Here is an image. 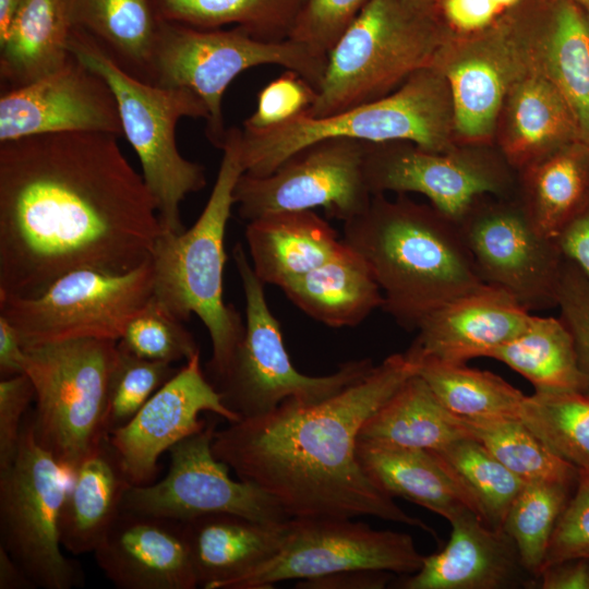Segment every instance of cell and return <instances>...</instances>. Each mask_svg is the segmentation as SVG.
Listing matches in <instances>:
<instances>
[{"label": "cell", "instance_id": "cell-1", "mask_svg": "<svg viewBox=\"0 0 589 589\" xmlns=\"http://www.w3.org/2000/svg\"><path fill=\"white\" fill-rule=\"evenodd\" d=\"M118 136L72 132L0 143V297H34L81 268L130 272L163 228Z\"/></svg>", "mask_w": 589, "mask_h": 589}, {"label": "cell", "instance_id": "cell-2", "mask_svg": "<svg viewBox=\"0 0 589 589\" xmlns=\"http://www.w3.org/2000/svg\"><path fill=\"white\" fill-rule=\"evenodd\" d=\"M419 373L406 352L385 358L358 382L316 402L293 398L217 429L212 448L236 476L271 495L289 518L378 519L433 528L401 509L363 471L356 454L363 423Z\"/></svg>", "mask_w": 589, "mask_h": 589}, {"label": "cell", "instance_id": "cell-3", "mask_svg": "<svg viewBox=\"0 0 589 589\" xmlns=\"http://www.w3.org/2000/svg\"><path fill=\"white\" fill-rule=\"evenodd\" d=\"M342 240L369 264L382 309L407 330L449 301L484 284L457 221L434 206L374 194L344 223Z\"/></svg>", "mask_w": 589, "mask_h": 589}, {"label": "cell", "instance_id": "cell-4", "mask_svg": "<svg viewBox=\"0 0 589 589\" xmlns=\"http://www.w3.org/2000/svg\"><path fill=\"white\" fill-rule=\"evenodd\" d=\"M240 139L241 129H227L216 181L197 220L182 232L163 230L151 253L153 296L182 322L197 315L208 330L206 376L214 386L226 375L245 328L236 308L224 300L226 228L233 190L244 172Z\"/></svg>", "mask_w": 589, "mask_h": 589}, {"label": "cell", "instance_id": "cell-5", "mask_svg": "<svg viewBox=\"0 0 589 589\" xmlns=\"http://www.w3.org/2000/svg\"><path fill=\"white\" fill-rule=\"evenodd\" d=\"M69 50L112 89L123 135L139 157L142 177L156 202L163 230L184 231L181 203L206 185V176L202 165L180 154L176 127L184 117L207 121L206 106L188 88L161 87L129 74L80 29L72 28Z\"/></svg>", "mask_w": 589, "mask_h": 589}, {"label": "cell", "instance_id": "cell-6", "mask_svg": "<svg viewBox=\"0 0 589 589\" xmlns=\"http://www.w3.org/2000/svg\"><path fill=\"white\" fill-rule=\"evenodd\" d=\"M447 92V83L425 68L394 93L329 117L302 113L269 128H243L240 139L243 171L255 177L269 175L298 151L332 137L365 143L409 142L440 153L447 145L450 127Z\"/></svg>", "mask_w": 589, "mask_h": 589}, {"label": "cell", "instance_id": "cell-7", "mask_svg": "<svg viewBox=\"0 0 589 589\" xmlns=\"http://www.w3.org/2000/svg\"><path fill=\"white\" fill-rule=\"evenodd\" d=\"M437 39L432 12L410 0H371L329 52L317 98L304 115L329 117L394 93L430 68Z\"/></svg>", "mask_w": 589, "mask_h": 589}, {"label": "cell", "instance_id": "cell-8", "mask_svg": "<svg viewBox=\"0 0 589 589\" xmlns=\"http://www.w3.org/2000/svg\"><path fill=\"white\" fill-rule=\"evenodd\" d=\"M35 389L37 442L73 474L107 436L105 422L118 340L79 338L25 348Z\"/></svg>", "mask_w": 589, "mask_h": 589}, {"label": "cell", "instance_id": "cell-9", "mask_svg": "<svg viewBox=\"0 0 589 589\" xmlns=\"http://www.w3.org/2000/svg\"><path fill=\"white\" fill-rule=\"evenodd\" d=\"M327 59L290 38L264 41L239 27L199 28L165 19L155 49L152 84L195 93L208 110L206 136L219 148L227 132L223 98L239 74L255 67L279 65L299 73L318 92Z\"/></svg>", "mask_w": 589, "mask_h": 589}, {"label": "cell", "instance_id": "cell-10", "mask_svg": "<svg viewBox=\"0 0 589 589\" xmlns=\"http://www.w3.org/2000/svg\"><path fill=\"white\" fill-rule=\"evenodd\" d=\"M232 253L245 299V328L226 375L215 387L240 419L266 413L289 398L321 401L373 369V361L365 358L345 362L327 375L299 372L290 361L279 323L265 298V285L253 272L248 253L241 243Z\"/></svg>", "mask_w": 589, "mask_h": 589}, {"label": "cell", "instance_id": "cell-11", "mask_svg": "<svg viewBox=\"0 0 589 589\" xmlns=\"http://www.w3.org/2000/svg\"><path fill=\"white\" fill-rule=\"evenodd\" d=\"M72 477L36 440L28 411L13 462L0 469V545L36 587L82 586L81 566L61 551L60 516Z\"/></svg>", "mask_w": 589, "mask_h": 589}, {"label": "cell", "instance_id": "cell-12", "mask_svg": "<svg viewBox=\"0 0 589 589\" xmlns=\"http://www.w3.org/2000/svg\"><path fill=\"white\" fill-rule=\"evenodd\" d=\"M151 259L122 274L71 271L34 297H0V314L25 348L79 339L119 340L130 320L153 296Z\"/></svg>", "mask_w": 589, "mask_h": 589}, {"label": "cell", "instance_id": "cell-13", "mask_svg": "<svg viewBox=\"0 0 589 589\" xmlns=\"http://www.w3.org/2000/svg\"><path fill=\"white\" fill-rule=\"evenodd\" d=\"M423 555L412 537L380 530L353 518H291L289 534L269 560L223 582L218 589H268L350 569L411 575Z\"/></svg>", "mask_w": 589, "mask_h": 589}, {"label": "cell", "instance_id": "cell-14", "mask_svg": "<svg viewBox=\"0 0 589 589\" xmlns=\"http://www.w3.org/2000/svg\"><path fill=\"white\" fill-rule=\"evenodd\" d=\"M366 143L347 137L317 141L287 158L263 177L242 173L233 200L245 221L289 211L322 207L342 223L363 213L373 194L364 160Z\"/></svg>", "mask_w": 589, "mask_h": 589}, {"label": "cell", "instance_id": "cell-15", "mask_svg": "<svg viewBox=\"0 0 589 589\" xmlns=\"http://www.w3.org/2000/svg\"><path fill=\"white\" fill-rule=\"evenodd\" d=\"M217 421L206 423L169 450L167 474L157 482L131 485L123 509L187 521L207 514L226 513L262 522L291 518L256 484L229 476V467L217 459L212 443Z\"/></svg>", "mask_w": 589, "mask_h": 589}, {"label": "cell", "instance_id": "cell-16", "mask_svg": "<svg viewBox=\"0 0 589 589\" xmlns=\"http://www.w3.org/2000/svg\"><path fill=\"white\" fill-rule=\"evenodd\" d=\"M481 199L457 221L481 280L530 312L554 308L564 263L555 239L538 231L524 205Z\"/></svg>", "mask_w": 589, "mask_h": 589}, {"label": "cell", "instance_id": "cell-17", "mask_svg": "<svg viewBox=\"0 0 589 589\" xmlns=\"http://www.w3.org/2000/svg\"><path fill=\"white\" fill-rule=\"evenodd\" d=\"M94 132L123 135L107 82L71 53L59 70L0 97V143L27 136Z\"/></svg>", "mask_w": 589, "mask_h": 589}, {"label": "cell", "instance_id": "cell-18", "mask_svg": "<svg viewBox=\"0 0 589 589\" xmlns=\"http://www.w3.org/2000/svg\"><path fill=\"white\" fill-rule=\"evenodd\" d=\"M209 411L229 422L240 417L224 402L201 366L200 351L165 383L121 429L109 434L121 465L133 485L152 483L159 470L158 459L175 444L200 432Z\"/></svg>", "mask_w": 589, "mask_h": 589}, {"label": "cell", "instance_id": "cell-19", "mask_svg": "<svg viewBox=\"0 0 589 589\" xmlns=\"http://www.w3.org/2000/svg\"><path fill=\"white\" fill-rule=\"evenodd\" d=\"M364 170L371 193L414 192L458 221L480 197L501 194L504 181L490 165L441 155L409 142L366 143Z\"/></svg>", "mask_w": 589, "mask_h": 589}, {"label": "cell", "instance_id": "cell-20", "mask_svg": "<svg viewBox=\"0 0 589 589\" xmlns=\"http://www.w3.org/2000/svg\"><path fill=\"white\" fill-rule=\"evenodd\" d=\"M119 589H195L199 586L183 521L120 512L94 551Z\"/></svg>", "mask_w": 589, "mask_h": 589}, {"label": "cell", "instance_id": "cell-21", "mask_svg": "<svg viewBox=\"0 0 589 589\" xmlns=\"http://www.w3.org/2000/svg\"><path fill=\"white\" fill-rule=\"evenodd\" d=\"M531 316L504 290L483 285L424 316L406 354L418 364L426 360L466 363L489 358L520 334Z\"/></svg>", "mask_w": 589, "mask_h": 589}, {"label": "cell", "instance_id": "cell-22", "mask_svg": "<svg viewBox=\"0 0 589 589\" xmlns=\"http://www.w3.org/2000/svg\"><path fill=\"white\" fill-rule=\"evenodd\" d=\"M450 536L438 552L423 556L421 567L407 575L404 589H505L533 584L509 536L488 526L471 510L450 521Z\"/></svg>", "mask_w": 589, "mask_h": 589}, {"label": "cell", "instance_id": "cell-23", "mask_svg": "<svg viewBox=\"0 0 589 589\" xmlns=\"http://www.w3.org/2000/svg\"><path fill=\"white\" fill-rule=\"evenodd\" d=\"M356 454L366 476L393 498L410 501L448 521L466 510L483 520L474 498L434 452L358 437Z\"/></svg>", "mask_w": 589, "mask_h": 589}, {"label": "cell", "instance_id": "cell-24", "mask_svg": "<svg viewBox=\"0 0 589 589\" xmlns=\"http://www.w3.org/2000/svg\"><path fill=\"white\" fill-rule=\"evenodd\" d=\"M249 259L264 285L281 287L334 256L342 238L313 211L267 214L248 221Z\"/></svg>", "mask_w": 589, "mask_h": 589}, {"label": "cell", "instance_id": "cell-25", "mask_svg": "<svg viewBox=\"0 0 589 589\" xmlns=\"http://www.w3.org/2000/svg\"><path fill=\"white\" fill-rule=\"evenodd\" d=\"M183 522L199 586L205 589H218L223 582L273 557L290 530V519L262 522L226 513Z\"/></svg>", "mask_w": 589, "mask_h": 589}, {"label": "cell", "instance_id": "cell-26", "mask_svg": "<svg viewBox=\"0 0 589 589\" xmlns=\"http://www.w3.org/2000/svg\"><path fill=\"white\" fill-rule=\"evenodd\" d=\"M133 485L107 436L72 474L60 516L63 549L80 555L99 545Z\"/></svg>", "mask_w": 589, "mask_h": 589}, {"label": "cell", "instance_id": "cell-27", "mask_svg": "<svg viewBox=\"0 0 589 589\" xmlns=\"http://www.w3.org/2000/svg\"><path fill=\"white\" fill-rule=\"evenodd\" d=\"M280 289L306 315L335 328L357 326L383 305L369 264L345 241L334 256Z\"/></svg>", "mask_w": 589, "mask_h": 589}, {"label": "cell", "instance_id": "cell-28", "mask_svg": "<svg viewBox=\"0 0 589 589\" xmlns=\"http://www.w3.org/2000/svg\"><path fill=\"white\" fill-rule=\"evenodd\" d=\"M72 28L91 36L129 74L152 83L165 17L158 0H65Z\"/></svg>", "mask_w": 589, "mask_h": 589}, {"label": "cell", "instance_id": "cell-29", "mask_svg": "<svg viewBox=\"0 0 589 589\" xmlns=\"http://www.w3.org/2000/svg\"><path fill=\"white\" fill-rule=\"evenodd\" d=\"M72 31L65 0H22L0 41V76L7 88L35 82L63 67Z\"/></svg>", "mask_w": 589, "mask_h": 589}, {"label": "cell", "instance_id": "cell-30", "mask_svg": "<svg viewBox=\"0 0 589 589\" xmlns=\"http://www.w3.org/2000/svg\"><path fill=\"white\" fill-rule=\"evenodd\" d=\"M358 437L435 452L472 435L465 420L450 412L417 374L366 419Z\"/></svg>", "mask_w": 589, "mask_h": 589}, {"label": "cell", "instance_id": "cell-31", "mask_svg": "<svg viewBox=\"0 0 589 589\" xmlns=\"http://www.w3.org/2000/svg\"><path fill=\"white\" fill-rule=\"evenodd\" d=\"M527 378L534 390H578L587 394L572 336L560 317L531 316L515 338L491 352Z\"/></svg>", "mask_w": 589, "mask_h": 589}, {"label": "cell", "instance_id": "cell-32", "mask_svg": "<svg viewBox=\"0 0 589 589\" xmlns=\"http://www.w3.org/2000/svg\"><path fill=\"white\" fill-rule=\"evenodd\" d=\"M528 190L529 218L540 233L556 239L589 200V142L576 140L537 165Z\"/></svg>", "mask_w": 589, "mask_h": 589}, {"label": "cell", "instance_id": "cell-33", "mask_svg": "<svg viewBox=\"0 0 589 589\" xmlns=\"http://www.w3.org/2000/svg\"><path fill=\"white\" fill-rule=\"evenodd\" d=\"M545 47L551 81L589 142V16L575 0H548Z\"/></svg>", "mask_w": 589, "mask_h": 589}, {"label": "cell", "instance_id": "cell-34", "mask_svg": "<svg viewBox=\"0 0 589 589\" xmlns=\"http://www.w3.org/2000/svg\"><path fill=\"white\" fill-rule=\"evenodd\" d=\"M306 0H158L169 21L199 28L235 24L264 41L289 39Z\"/></svg>", "mask_w": 589, "mask_h": 589}, {"label": "cell", "instance_id": "cell-35", "mask_svg": "<svg viewBox=\"0 0 589 589\" xmlns=\"http://www.w3.org/2000/svg\"><path fill=\"white\" fill-rule=\"evenodd\" d=\"M418 374L450 412L465 419L518 418L526 398L501 376L466 363L426 360Z\"/></svg>", "mask_w": 589, "mask_h": 589}, {"label": "cell", "instance_id": "cell-36", "mask_svg": "<svg viewBox=\"0 0 589 589\" xmlns=\"http://www.w3.org/2000/svg\"><path fill=\"white\" fill-rule=\"evenodd\" d=\"M462 419L472 437L522 481L577 484L580 470L556 456L518 418Z\"/></svg>", "mask_w": 589, "mask_h": 589}, {"label": "cell", "instance_id": "cell-37", "mask_svg": "<svg viewBox=\"0 0 589 589\" xmlns=\"http://www.w3.org/2000/svg\"><path fill=\"white\" fill-rule=\"evenodd\" d=\"M518 419L556 456L589 472V394L534 390L524 399Z\"/></svg>", "mask_w": 589, "mask_h": 589}, {"label": "cell", "instance_id": "cell-38", "mask_svg": "<svg viewBox=\"0 0 589 589\" xmlns=\"http://www.w3.org/2000/svg\"><path fill=\"white\" fill-rule=\"evenodd\" d=\"M514 151L527 157L538 149L561 148L582 139L565 98L551 80L527 81L513 108Z\"/></svg>", "mask_w": 589, "mask_h": 589}, {"label": "cell", "instance_id": "cell-39", "mask_svg": "<svg viewBox=\"0 0 589 589\" xmlns=\"http://www.w3.org/2000/svg\"><path fill=\"white\" fill-rule=\"evenodd\" d=\"M575 486L561 482H526L507 512L503 530L515 543L524 568L534 581Z\"/></svg>", "mask_w": 589, "mask_h": 589}, {"label": "cell", "instance_id": "cell-40", "mask_svg": "<svg viewBox=\"0 0 589 589\" xmlns=\"http://www.w3.org/2000/svg\"><path fill=\"white\" fill-rule=\"evenodd\" d=\"M434 453L474 498L484 522L503 530L507 512L526 482L472 437L455 441Z\"/></svg>", "mask_w": 589, "mask_h": 589}, {"label": "cell", "instance_id": "cell-41", "mask_svg": "<svg viewBox=\"0 0 589 589\" xmlns=\"http://www.w3.org/2000/svg\"><path fill=\"white\" fill-rule=\"evenodd\" d=\"M447 85L458 132L469 137L488 134L494 125L504 92L498 67L486 58H465L448 69Z\"/></svg>", "mask_w": 589, "mask_h": 589}, {"label": "cell", "instance_id": "cell-42", "mask_svg": "<svg viewBox=\"0 0 589 589\" xmlns=\"http://www.w3.org/2000/svg\"><path fill=\"white\" fill-rule=\"evenodd\" d=\"M118 345L140 358L167 363L188 361L200 351L183 322L154 296L130 320Z\"/></svg>", "mask_w": 589, "mask_h": 589}, {"label": "cell", "instance_id": "cell-43", "mask_svg": "<svg viewBox=\"0 0 589 589\" xmlns=\"http://www.w3.org/2000/svg\"><path fill=\"white\" fill-rule=\"evenodd\" d=\"M111 373L105 428L107 434L129 423L147 400L177 372L172 363L132 354L118 345Z\"/></svg>", "mask_w": 589, "mask_h": 589}, {"label": "cell", "instance_id": "cell-44", "mask_svg": "<svg viewBox=\"0 0 589 589\" xmlns=\"http://www.w3.org/2000/svg\"><path fill=\"white\" fill-rule=\"evenodd\" d=\"M371 0H306L290 39L328 58L329 52Z\"/></svg>", "mask_w": 589, "mask_h": 589}, {"label": "cell", "instance_id": "cell-45", "mask_svg": "<svg viewBox=\"0 0 589 589\" xmlns=\"http://www.w3.org/2000/svg\"><path fill=\"white\" fill-rule=\"evenodd\" d=\"M316 98L317 89L312 84L287 70L260 91L256 108L244 120L243 128L264 129L285 123L304 113Z\"/></svg>", "mask_w": 589, "mask_h": 589}, {"label": "cell", "instance_id": "cell-46", "mask_svg": "<svg viewBox=\"0 0 589 589\" xmlns=\"http://www.w3.org/2000/svg\"><path fill=\"white\" fill-rule=\"evenodd\" d=\"M555 303L560 310V320L572 336L589 394V276L565 259L557 283Z\"/></svg>", "mask_w": 589, "mask_h": 589}, {"label": "cell", "instance_id": "cell-47", "mask_svg": "<svg viewBox=\"0 0 589 589\" xmlns=\"http://www.w3.org/2000/svg\"><path fill=\"white\" fill-rule=\"evenodd\" d=\"M573 557H589V472L587 471H580L575 490L556 522L542 568Z\"/></svg>", "mask_w": 589, "mask_h": 589}, {"label": "cell", "instance_id": "cell-48", "mask_svg": "<svg viewBox=\"0 0 589 589\" xmlns=\"http://www.w3.org/2000/svg\"><path fill=\"white\" fill-rule=\"evenodd\" d=\"M34 399V385L27 374L1 378L0 469L7 468L15 459L23 424Z\"/></svg>", "mask_w": 589, "mask_h": 589}, {"label": "cell", "instance_id": "cell-49", "mask_svg": "<svg viewBox=\"0 0 589 589\" xmlns=\"http://www.w3.org/2000/svg\"><path fill=\"white\" fill-rule=\"evenodd\" d=\"M524 0H437L433 13L458 32L484 29Z\"/></svg>", "mask_w": 589, "mask_h": 589}, {"label": "cell", "instance_id": "cell-50", "mask_svg": "<svg viewBox=\"0 0 589 589\" xmlns=\"http://www.w3.org/2000/svg\"><path fill=\"white\" fill-rule=\"evenodd\" d=\"M386 570L350 569L335 574L299 580L300 589H381L385 588L393 576Z\"/></svg>", "mask_w": 589, "mask_h": 589}, {"label": "cell", "instance_id": "cell-51", "mask_svg": "<svg viewBox=\"0 0 589 589\" xmlns=\"http://www.w3.org/2000/svg\"><path fill=\"white\" fill-rule=\"evenodd\" d=\"M555 241L564 259L589 276V200Z\"/></svg>", "mask_w": 589, "mask_h": 589}, {"label": "cell", "instance_id": "cell-52", "mask_svg": "<svg viewBox=\"0 0 589 589\" xmlns=\"http://www.w3.org/2000/svg\"><path fill=\"white\" fill-rule=\"evenodd\" d=\"M534 585L540 589H589V557H573L546 565Z\"/></svg>", "mask_w": 589, "mask_h": 589}, {"label": "cell", "instance_id": "cell-53", "mask_svg": "<svg viewBox=\"0 0 589 589\" xmlns=\"http://www.w3.org/2000/svg\"><path fill=\"white\" fill-rule=\"evenodd\" d=\"M26 350L13 324L0 314V376L24 373Z\"/></svg>", "mask_w": 589, "mask_h": 589}, {"label": "cell", "instance_id": "cell-54", "mask_svg": "<svg viewBox=\"0 0 589 589\" xmlns=\"http://www.w3.org/2000/svg\"><path fill=\"white\" fill-rule=\"evenodd\" d=\"M37 588L25 570L0 545V589Z\"/></svg>", "mask_w": 589, "mask_h": 589}, {"label": "cell", "instance_id": "cell-55", "mask_svg": "<svg viewBox=\"0 0 589 589\" xmlns=\"http://www.w3.org/2000/svg\"><path fill=\"white\" fill-rule=\"evenodd\" d=\"M22 0H0V41L7 36Z\"/></svg>", "mask_w": 589, "mask_h": 589}, {"label": "cell", "instance_id": "cell-56", "mask_svg": "<svg viewBox=\"0 0 589 589\" xmlns=\"http://www.w3.org/2000/svg\"><path fill=\"white\" fill-rule=\"evenodd\" d=\"M410 1L414 3L417 7L432 13L437 2V0H410Z\"/></svg>", "mask_w": 589, "mask_h": 589}, {"label": "cell", "instance_id": "cell-57", "mask_svg": "<svg viewBox=\"0 0 589 589\" xmlns=\"http://www.w3.org/2000/svg\"><path fill=\"white\" fill-rule=\"evenodd\" d=\"M589 13V0H575Z\"/></svg>", "mask_w": 589, "mask_h": 589}, {"label": "cell", "instance_id": "cell-58", "mask_svg": "<svg viewBox=\"0 0 589 589\" xmlns=\"http://www.w3.org/2000/svg\"><path fill=\"white\" fill-rule=\"evenodd\" d=\"M588 16H589V13H588Z\"/></svg>", "mask_w": 589, "mask_h": 589}]
</instances>
